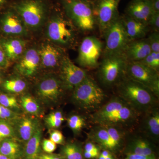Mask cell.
Returning <instances> with one entry per match:
<instances>
[{"instance_id": "6da1fadb", "label": "cell", "mask_w": 159, "mask_h": 159, "mask_svg": "<svg viewBox=\"0 0 159 159\" xmlns=\"http://www.w3.org/2000/svg\"><path fill=\"white\" fill-rule=\"evenodd\" d=\"M47 21L45 34L50 42L63 49L74 46L77 29L65 14L55 12Z\"/></svg>"}, {"instance_id": "7a4b0ae2", "label": "cell", "mask_w": 159, "mask_h": 159, "mask_svg": "<svg viewBox=\"0 0 159 159\" xmlns=\"http://www.w3.org/2000/svg\"><path fill=\"white\" fill-rule=\"evenodd\" d=\"M11 8L19 15L29 31L39 30L48 17L49 7L45 0H19Z\"/></svg>"}, {"instance_id": "3957f363", "label": "cell", "mask_w": 159, "mask_h": 159, "mask_svg": "<svg viewBox=\"0 0 159 159\" xmlns=\"http://www.w3.org/2000/svg\"><path fill=\"white\" fill-rule=\"evenodd\" d=\"M65 14L77 30L88 32L96 25L94 8L88 0H60Z\"/></svg>"}, {"instance_id": "277c9868", "label": "cell", "mask_w": 159, "mask_h": 159, "mask_svg": "<svg viewBox=\"0 0 159 159\" xmlns=\"http://www.w3.org/2000/svg\"><path fill=\"white\" fill-rule=\"evenodd\" d=\"M135 115L134 108L122 98L111 100L93 115L96 122L104 126H113L129 122Z\"/></svg>"}, {"instance_id": "5b68a950", "label": "cell", "mask_w": 159, "mask_h": 159, "mask_svg": "<svg viewBox=\"0 0 159 159\" xmlns=\"http://www.w3.org/2000/svg\"><path fill=\"white\" fill-rule=\"evenodd\" d=\"M119 83V91L122 99L133 107L147 108L153 102L154 94L145 86L125 77Z\"/></svg>"}, {"instance_id": "8992f818", "label": "cell", "mask_w": 159, "mask_h": 159, "mask_svg": "<svg viewBox=\"0 0 159 159\" xmlns=\"http://www.w3.org/2000/svg\"><path fill=\"white\" fill-rule=\"evenodd\" d=\"M73 91L74 102L86 110H90L97 108L105 97L102 89L94 80L88 75Z\"/></svg>"}, {"instance_id": "52a82bcc", "label": "cell", "mask_w": 159, "mask_h": 159, "mask_svg": "<svg viewBox=\"0 0 159 159\" xmlns=\"http://www.w3.org/2000/svg\"><path fill=\"white\" fill-rule=\"evenodd\" d=\"M103 36L105 46L102 51L103 57L109 55H121L129 43V39L122 23V18L116 19L106 30Z\"/></svg>"}, {"instance_id": "ba28073f", "label": "cell", "mask_w": 159, "mask_h": 159, "mask_svg": "<svg viewBox=\"0 0 159 159\" xmlns=\"http://www.w3.org/2000/svg\"><path fill=\"white\" fill-rule=\"evenodd\" d=\"M125 77L139 83L150 90L154 95L158 96V71L146 66L139 61L127 62Z\"/></svg>"}, {"instance_id": "9c48e42d", "label": "cell", "mask_w": 159, "mask_h": 159, "mask_svg": "<svg viewBox=\"0 0 159 159\" xmlns=\"http://www.w3.org/2000/svg\"><path fill=\"white\" fill-rule=\"evenodd\" d=\"M127 62L122 54L104 56L99 68V76L106 85H111L125 75Z\"/></svg>"}, {"instance_id": "30bf717a", "label": "cell", "mask_w": 159, "mask_h": 159, "mask_svg": "<svg viewBox=\"0 0 159 159\" xmlns=\"http://www.w3.org/2000/svg\"><path fill=\"white\" fill-rule=\"evenodd\" d=\"M102 42L94 36L84 38L79 46L77 61L79 65L88 69L99 66V60L103 51Z\"/></svg>"}, {"instance_id": "8fae6325", "label": "cell", "mask_w": 159, "mask_h": 159, "mask_svg": "<svg viewBox=\"0 0 159 159\" xmlns=\"http://www.w3.org/2000/svg\"><path fill=\"white\" fill-rule=\"evenodd\" d=\"M28 31L22 20L12 8L0 13V32L3 37L21 38L26 36Z\"/></svg>"}, {"instance_id": "7c38bea8", "label": "cell", "mask_w": 159, "mask_h": 159, "mask_svg": "<svg viewBox=\"0 0 159 159\" xmlns=\"http://www.w3.org/2000/svg\"><path fill=\"white\" fill-rule=\"evenodd\" d=\"M63 88L60 79L53 75L47 76L38 83L35 92L40 101L46 104H51L58 101Z\"/></svg>"}, {"instance_id": "4fadbf2b", "label": "cell", "mask_w": 159, "mask_h": 159, "mask_svg": "<svg viewBox=\"0 0 159 159\" xmlns=\"http://www.w3.org/2000/svg\"><path fill=\"white\" fill-rule=\"evenodd\" d=\"M119 1L100 0L97 8H94L96 25L102 36L109 26L119 17L118 7Z\"/></svg>"}, {"instance_id": "5bb4252c", "label": "cell", "mask_w": 159, "mask_h": 159, "mask_svg": "<svg viewBox=\"0 0 159 159\" xmlns=\"http://www.w3.org/2000/svg\"><path fill=\"white\" fill-rule=\"evenodd\" d=\"M59 69L63 87L70 89H74L87 76L84 70L74 64L66 55L60 65Z\"/></svg>"}, {"instance_id": "9a60e30c", "label": "cell", "mask_w": 159, "mask_h": 159, "mask_svg": "<svg viewBox=\"0 0 159 159\" xmlns=\"http://www.w3.org/2000/svg\"><path fill=\"white\" fill-rule=\"evenodd\" d=\"M41 66L38 50L34 48L26 49L17 60L15 68L18 73L25 77H32L37 73Z\"/></svg>"}, {"instance_id": "2e32d148", "label": "cell", "mask_w": 159, "mask_h": 159, "mask_svg": "<svg viewBox=\"0 0 159 159\" xmlns=\"http://www.w3.org/2000/svg\"><path fill=\"white\" fill-rule=\"evenodd\" d=\"M63 48L51 42L42 44L38 49L40 58L41 66L47 69L60 66L66 56Z\"/></svg>"}, {"instance_id": "e0dca14e", "label": "cell", "mask_w": 159, "mask_h": 159, "mask_svg": "<svg viewBox=\"0 0 159 159\" xmlns=\"http://www.w3.org/2000/svg\"><path fill=\"white\" fill-rule=\"evenodd\" d=\"M12 121L16 138L19 141L25 143L39 127L37 120L30 117H18Z\"/></svg>"}, {"instance_id": "ac0fdd59", "label": "cell", "mask_w": 159, "mask_h": 159, "mask_svg": "<svg viewBox=\"0 0 159 159\" xmlns=\"http://www.w3.org/2000/svg\"><path fill=\"white\" fill-rule=\"evenodd\" d=\"M151 52L147 38L129 43L122 55L128 62L140 61Z\"/></svg>"}, {"instance_id": "d6986e66", "label": "cell", "mask_w": 159, "mask_h": 159, "mask_svg": "<svg viewBox=\"0 0 159 159\" xmlns=\"http://www.w3.org/2000/svg\"><path fill=\"white\" fill-rule=\"evenodd\" d=\"M26 44L21 37H0V46L10 62L21 56L26 50Z\"/></svg>"}, {"instance_id": "ffe728a7", "label": "cell", "mask_w": 159, "mask_h": 159, "mask_svg": "<svg viewBox=\"0 0 159 159\" xmlns=\"http://www.w3.org/2000/svg\"><path fill=\"white\" fill-rule=\"evenodd\" d=\"M153 12L150 0H132L126 9L127 16L146 25Z\"/></svg>"}, {"instance_id": "44dd1931", "label": "cell", "mask_w": 159, "mask_h": 159, "mask_svg": "<svg viewBox=\"0 0 159 159\" xmlns=\"http://www.w3.org/2000/svg\"><path fill=\"white\" fill-rule=\"evenodd\" d=\"M121 18L126 34L130 41L145 38L150 31L146 24L132 18L128 16Z\"/></svg>"}, {"instance_id": "7402d4cb", "label": "cell", "mask_w": 159, "mask_h": 159, "mask_svg": "<svg viewBox=\"0 0 159 159\" xmlns=\"http://www.w3.org/2000/svg\"><path fill=\"white\" fill-rule=\"evenodd\" d=\"M0 153L11 159L24 157V147L16 138H7L0 142Z\"/></svg>"}, {"instance_id": "603a6c76", "label": "cell", "mask_w": 159, "mask_h": 159, "mask_svg": "<svg viewBox=\"0 0 159 159\" xmlns=\"http://www.w3.org/2000/svg\"><path fill=\"white\" fill-rule=\"evenodd\" d=\"M42 130L38 129L34 134L26 142L24 147V157L25 159H38L40 152Z\"/></svg>"}, {"instance_id": "cb8c5ba5", "label": "cell", "mask_w": 159, "mask_h": 159, "mask_svg": "<svg viewBox=\"0 0 159 159\" xmlns=\"http://www.w3.org/2000/svg\"><path fill=\"white\" fill-rule=\"evenodd\" d=\"M0 85L4 90L15 94L22 93L27 86L26 81L18 77H13L2 80Z\"/></svg>"}, {"instance_id": "d4e9b609", "label": "cell", "mask_w": 159, "mask_h": 159, "mask_svg": "<svg viewBox=\"0 0 159 159\" xmlns=\"http://www.w3.org/2000/svg\"><path fill=\"white\" fill-rule=\"evenodd\" d=\"M93 137L96 142L107 149L113 150L117 147L105 128H100L94 131Z\"/></svg>"}, {"instance_id": "484cf974", "label": "cell", "mask_w": 159, "mask_h": 159, "mask_svg": "<svg viewBox=\"0 0 159 159\" xmlns=\"http://www.w3.org/2000/svg\"><path fill=\"white\" fill-rule=\"evenodd\" d=\"M129 153L143 156L154 155L152 148L149 142L143 139L134 140L130 145Z\"/></svg>"}, {"instance_id": "4316f807", "label": "cell", "mask_w": 159, "mask_h": 159, "mask_svg": "<svg viewBox=\"0 0 159 159\" xmlns=\"http://www.w3.org/2000/svg\"><path fill=\"white\" fill-rule=\"evenodd\" d=\"M20 103L23 109L28 113L33 115L39 114L40 108L36 100L29 95H25L20 98Z\"/></svg>"}, {"instance_id": "83f0119b", "label": "cell", "mask_w": 159, "mask_h": 159, "mask_svg": "<svg viewBox=\"0 0 159 159\" xmlns=\"http://www.w3.org/2000/svg\"><path fill=\"white\" fill-rule=\"evenodd\" d=\"M62 153L67 159H83L81 150L74 144L66 145L62 148Z\"/></svg>"}, {"instance_id": "f1b7e54d", "label": "cell", "mask_w": 159, "mask_h": 159, "mask_svg": "<svg viewBox=\"0 0 159 159\" xmlns=\"http://www.w3.org/2000/svg\"><path fill=\"white\" fill-rule=\"evenodd\" d=\"M11 138H16L13 126L9 121L0 119V142Z\"/></svg>"}, {"instance_id": "f546056e", "label": "cell", "mask_w": 159, "mask_h": 159, "mask_svg": "<svg viewBox=\"0 0 159 159\" xmlns=\"http://www.w3.org/2000/svg\"><path fill=\"white\" fill-rule=\"evenodd\" d=\"M64 121V118L60 111H56L49 115L45 119L46 124L51 128H58Z\"/></svg>"}, {"instance_id": "4dcf8cb0", "label": "cell", "mask_w": 159, "mask_h": 159, "mask_svg": "<svg viewBox=\"0 0 159 159\" xmlns=\"http://www.w3.org/2000/svg\"><path fill=\"white\" fill-rule=\"evenodd\" d=\"M0 104L11 110L20 108L19 105L15 97L4 93H0Z\"/></svg>"}, {"instance_id": "1f68e13d", "label": "cell", "mask_w": 159, "mask_h": 159, "mask_svg": "<svg viewBox=\"0 0 159 159\" xmlns=\"http://www.w3.org/2000/svg\"><path fill=\"white\" fill-rule=\"evenodd\" d=\"M139 62L146 66L158 71L159 68V53L151 52L145 58Z\"/></svg>"}, {"instance_id": "d6a6232c", "label": "cell", "mask_w": 159, "mask_h": 159, "mask_svg": "<svg viewBox=\"0 0 159 159\" xmlns=\"http://www.w3.org/2000/svg\"><path fill=\"white\" fill-rule=\"evenodd\" d=\"M147 128L154 136L157 137L159 134V115L158 113L152 114L149 117L147 122Z\"/></svg>"}, {"instance_id": "836d02e7", "label": "cell", "mask_w": 159, "mask_h": 159, "mask_svg": "<svg viewBox=\"0 0 159 159\" xmlns=\"http://www.w3.org/2000/svg\"><path fill=\"white\" fill-rule=\"evenodd\" d=\"M67 123L70 128L75 131L81 130L85 124L82 117L77 115H74L70 117L68 119Z\"/></svg>"}, {"instance_id": "e575fe53", "label": "cell", "mask_w": 159, "mask_h": 159, "mask_svg": "<svg viewBox=\"0 0 159 159\" xmlns=\"http://www.w3.org/2000/svg\"><path fill=\"white\" fill-rule=\"evenodd\" d=\"M147 38L151 52L159 53V32L152 31Z\"/></svg>"}, {"instance_id": "d590c367", "label": "cell", "mask_w": 159, "mask_h": 159, "mask_svg": "<svg viewBox=\"0 0 159 159\" xmlns=\"http://www.w3.org/2000/svg\"><path fill=\"white\" fill-rule=\"evenodd\" d=\"M18 117L17 114L14 111L0 104V119L9 122Z\"/></svg>"}, {"instance_id": "8d00e7d4", "label": "cell", "mask_w": 159, "mask_h": 159, "mask_svg": "<svg viewBox=\"0 0 159 159\" xmlns=\"http://www.w3.org/2000/svg\"><path fill=\"white\" fill-rule=\"evenodd\" d=\"M147 25L152 31H159V12H153L148 20Z\"/></svg>"}, {"instance_id": "74e56055", "label": "cell", "mask_w": 159, "mask_h": 159, "mask_svg": "<svg viewBox=\"0 0 159 159\" xmlns=\"http://www.w3.org/2000/svg\"><path fill=\"white\" fill-rule=\"evenodd\" d=\"M113 142L116 146H118L120 144L121 140V136L119 131L116 129L111 126H105Z\"/></svg>"}, {"instance_id": "f35d334b", "label": "cell", "mask_w": 159, "mask_h": 159, "mask_svg": "<svg viewBox=\"0 0 159 159\" xmlns=\"http://www.w3.org/2000/svg\"><path fill=\"white\" fill-rule=\"evenodd\" d=\"M57 144L52 142L50 139H45L43 140L42 146L43 150L47 153H52L56 150Z\"/></svg>"}, {"instance_id": "ab89813d", "label": "cell", "mask_w": 159, "mask_h": 159, "mask_svg": "<svg viewBox=\"0 0 159 159\" xmlns=\"http://www.w3.org/2000/svg\"><path fill=\"white\" fill-rule=\"evenodd\" d=\"M50 139L56 144H62L64 141L62 133L58 130H53L50 132Z\"/></svg>"}, {"instance_id": "60d3db41", "label": "cell", "mask_w": 159, "mask_h": 159, "mask_svg": "<svg viewBox=\"0 0 159 159\" xmlns=\"http://www.w3.org/2000/svg\"><path fill=\"white\" fill-rule=\"evenodd\" d=\"M10 62L3 49L0 46V70L7 68L9 66Z\"/></svg>"}, {"instance_id": "b9f144b4", "label": "cell", "mask_w": 159, "mask_h": 159, "mask_svg": "<svg viewBox=\"0 0 159 159\" xmlns=\"http://www.w3.org/2000/svg\"><path fill=\"white\" fill-rule=\"evenodd\" d=\"M125 159H156L154 155L152 156H143L136 154L128 153Z\"/></svg>"}, {"instance_id": "7bdbcfd3", "label": "cell", "mask_w": 159, "mask_h": 159, "mask_svg": "<svg viewBox=\"0 0 159 159\" xmlns=\"http://www.w3.org/2000/svg\"><path fill=\"white\" fill-rule=\"evenodd\" d=\"M38 159H63V158L60 155L52 153L40 154Z\"/></svg>"}, {"instance_id": "ee69618b", "label": "cell", "mask_w": 159, "mask_h": 159, "mask_svg": "<svg viewBox=\"0 0 159 159\" xmlns=\"http://www.w3.org/2000/svg\"><path fill=\"white\" fill-rule=\"evenodd\" d=\"M85 152H99V149L93 143L91 142L87 143L85 145Z\"/></svg>"}, {"instance_id": "f6af8a7d", "label": "cell", "mask_w": 159, "mask_h": 159, "mask_svg": "<svg viewBox=\"0 0 159 159\" xmlns=\"http://www.w3.org/2000/svg\"><path fill=\"white\" fill-rule=\"evenodd\" d=\"M153 12H159V0H150Z\"/></svg>"}, {"instance_id": "bcb514c9", "label": "cell", "mask_w": 159, "mask_h": 159, "mask_svg": "<svg viewBox=\"0 0 159 159\" xmlns=\"http://www.w3.org/2000/svg\"><path fill=\"white\" fill-rule=\"evenodd\" d=\"M99 153V152H89L84 151V156L86 158H95L98 156Z\"/></svg>"}, {"instance_id": "7dc6e473", "label": "cell", "mask_w": 159, "mask_h": 159, "mask_svg": "<svg viewBox=\"0 0 159 159\" xmlns=\"http://www.w3.org/2000/svg\"><path fill=\"white\" fill-rule=\"evenodd\" d=\"M99 156L103 157H112L111 154L108 150H104L101 152V154Z\"/></svg>"}, {"instance_id": "c3c4849f", "label": "cell", "mask_w": 159, "mask_h": 159, "mask_svg": "<svg viewBox=\"0 0 159 159\" xmlns=\"http://www.w3.org/2000/svg\"><path fill=\"white\" fill-rule=\"evenodd\" d=\"M7 3V0H0V9L5 7Z\"/></svg>"}, {"instance_id": "681fc988", "label": "cell", "mask_w": 159, "mask_h": 159, "mask_svg": "<svg viewBox=\"0 0 159 159\" xmlns=\"http://www.w3.org/2000/svg\"><path fill=\"white\" fill-rule=\"evenodd\" d=\"M0 159H11L8 157L0 153Z\"/></svg>"}, {"instance_id": "f907efd6", "label": "cell", "mask_w": 159, "mask_h": 159, "mask_svg": "<svg viewBox=\"0 0 159 159\" xmlns=\"http://www.w3.org/2000/svg\"><path fill=\"white\" fill-rule=\"evenodd\" d=\"M99 159H115L113 157H103L99 156Z\"/></svg>"}, {"instance_id": "816d5d0a", "label": "cell", "mask_w": 159, "mask_h": 159, "mask_svg": "<svg viewBox=\"0 0 159 159\" xmlns=\"http://www.w3.org/2000/svg\"><path fill=\"white\" fill-rule=\"evenodd\" d=\"M1 70H0V84L2 83V74Z\"/></svg>"}]
</instances>
